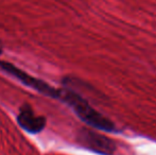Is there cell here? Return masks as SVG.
<instances>
[{
	"label": "cell",
	"mask_w": 156,
	"mask_h": 155,
	"mask_svg": "<svg viewBox=\"0 0 156 155\" xmlns=\"http://www.w3.org/2000/svg\"><path fill=\"white\" fill-rule=\"evenodd\" d=\"M58 99L68 104L78 115V117L88 125L105 132H114L116 130L115 124L111 120L97 112L86 100L74 91L70 89H60Z\"/></svg>",
	"instance_id": "obj_1"
},
{
	"label": "cell",
	"mask_w": 156,
	"mask_h": 155,
	"mask_svg": "<svg viewBox=\"0 0 156 155\" xmlns=\"http://www.w3.org/2000/svg\"><path fill=\"white\" fill-rule=\"evenodd\" d=\"M0 71L4 72L5 75L11 76L15 80L20 82L21 84L34 89V90H36L37 93H41V95L53 98V99H58V97H60V89L54 88V87H52L48 83L44 82V81L39 80V79L32 77L29 73L23 71L20 68L11 64V63L0 61Z\"/></svg>",
	"instance_id": "obj_2"
},
{
	"label": "cell",
	"mask_w": 156,
	"mask_h": 155,
	"mask_svg": "<svg viewBox=\"0 0 156 155\" xmlns=\"http://www.w3.org/2000/svg\"><path fill=\"white\" fill-rule=\"evenodd\" d=\"M78 139L82 146L97 153L112 155L116 150V145L113 140L90 130H82Z\"/></svg>",
	"instance_id": "obj_3"
},
{
	"label": "cell",
	"mask_w": 156,
	"mask_h": 155,
	"mask_svg": "<svg viewBox=\"0 0 156 155\" xmlns=\"http://www.w3.org/2000/svg\"><path fill=\"white\" fill-rule=\"evenodd\" d=\"M17 122L19 126L30 134H37L41 132L46 126L47 120L44 116H37L30 105L25 104L20 107L17 115Z\"/></svg>",
	"instance_id": "obj_4"
},
{
	"label": "cell",
	"mask_w": 156,
	"mask_h": 155,
	"mask_svg": "<svg viewBox=\"0 0 156 155\" xmlns=\"http://www.w3.org/2000/svg\"><path fill=\"white\" fill-rule=\"evenodd\" d=\"M2 51H3V46H2V43H1V41H0V55H1Z\"/></svg>",
	"instance_id": "obj_5"
}]
</instances>
